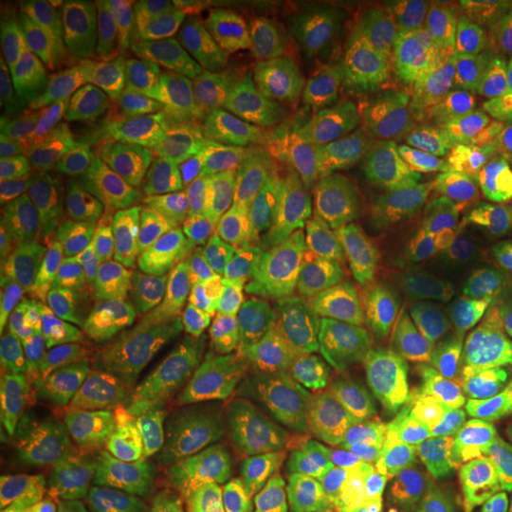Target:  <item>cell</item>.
I'll list each match as a JSON object with an SVG mask.
<instances>
[{
  "instance_id": "1",
  "label": "cell",
  "mask_w": 512,
  "mask_h": 512,
  "mask_svg": "<svg viewBox=\"0 0 512 512\" xmlns=\"http://www.w3.org/2000/svg\"><path fill=\"white\" fill-rule=\"evenodd\" d=\"M133 101L150 118L192 112L196 86V31L190 4L173 0L129 2L122 14Z\"/></svg>"
},
{
  "instance_id": "2",
  "label": "cell",
  "mask_w": 512,
  "mask_h": 512,
  "mask_svg": "<svg viewBox=\"0 0 512 512\" xmlns=\"http://www.w3.org/2000/svg\"><path fill=\"white\" fill-rule=\"evenodd\" d=\"M158 365L209 410L211 420H249L287 399V384L256 368L196 311Z\"/></svg>"
},
{
  "instance_id": "3",
  "label": "cell",
  "mask_w": 512,
  "mask_h": 512,
  "mask_svg": "<svg viewBox=\"0 0 512 512\" xmlns=\"http://www.w3.org/2000/svg\"><path fill=\"white\" fill-rule=\"evenodd\" d=\"M54 387L78 427V475L93 480L109 471L112 459L128 442L131 389L122 355L101 342H71Z\"/></svg>"
},
{
  "instance_id": "4",
  "label": "cell",
  "mask_w": 512,
  "mask_h": 512,
  "mask_svg": "<svg viewBox=\"0 0 512 512\" xmlns=\"http://www.w3.org/2000/svg\"><path fill=\"white\" fill-rule=\"evenodd\" d=\"M196 313L220 338L270 376L283 372L308 321V306L300 296L222 277L203 287L196 300Z\"/></svg>"
},
{
  "instance_id": "5",
  "label": "cell",
  "mask_w": 512,
  "mask_h": 512,
  "mask_svg": "<svg viewBox=\"0 0 512 512\" xmlns=\"http://www.w3.org/2000/svg\"><path fill=\"white\" fill-rule=\"evenodd\" d=\"M357 84L408 143L448 141L456 128L452 107L391 31L374 33L357 61Z\"/></svg>"
},
{
  "instance_id": "6",
  "label": "cell",
  "mask_w": 512,
  "mask_h": 512,
  "mask_svg": "<svg viewBox=\"0 0 512 512\" xmlns=\"http://www.w3.org/2000/svg\"><path fill=\"white\" fill-rule=\"evenodd\" d=\"M262 101L279 114L327 133L336 143L363 148L384 160L408 143L384 112L363 92L357 80L336 76L315 82H272Z\"/></svg>"
},
{
  "instance_id": "7",
  "label": "cell",
  "mask_w": 512,
  "mask_h": 512,
  "mask_svg": "<svg viewBox=\"0 0 512 512\" xmlns=\"http://www.w3.org/2000/svg\"><path fill=\"white\" fill-rule=\"evenodd\" d=\"M336 253L332 224L279 234H241L211 245L213 272L243 285L304 296L329 270Z\"/></svg>"
},
{
  "instance_id": "8",
  "label": "cell",
  "mask_w": 512,
  "mask_h": 512,
  "mask_svg": "<svg viewBox=\"0 0 512 512\" xmlns=\"http://www.w3.org/2000/svg\"><path fill=\"white\" fill-rule=\"evenodd\" d=\"M403 260L408 274L425 285L458 293H512V251L448 217L427 220L412 230Z\"/></svg>"
},
{
  "instance_id": "9",
  "label": "cell",
  "mask_w": 512,
  "mask_h": 512,
  "mask_svg": "<svg viewBox=\"0 0 512 512\" xmlns=\"http://www.w3.org/2000/svg\"><path fill=\"white\" fill-rule=\"evenodd\" d=\"M406 48L452 107L501 99L499 54L473 25L452 18H421Z\"/></svg>"
},
{
  "instance_id": "10",
  "label": "cell",
  "mask_w": 512,
  "mask_h": 512,
  "mask_svg": "<svg viewBox=\"0 0 512 512\" xmlns=\"http://www.w3.org/2000/svg\"><path fill=\"white\" fill-rule=\"evenodd\" d=\"M418 283L403 256L380 249L340 253L336 247L329 270L302 300L313 313L359 330L397 308Z\"/></svg>"
},
{
  "instance_id": "11",
  "label": "cell",
  "mask_w": 512,
  "mask_h": 512,
  "mask_svg": "<svg viewBox=\"0 0 512 512\" xmlns=\"http://www.w3.org/2000/svg\"><path fill=\"white\" fill-rule=\"evenodd\" d=\"M317 203L332 213L334 226L374 238H408L389 198L387 164L363 148L323 145Z\"/></svg>"
},
{
  "instance_id": "12",
  "label": "cell",
  "mask_w": 512,
  "mask_h": 512,
  "mask_svg": "<svg viewBox=\"0 0 512 512\" xmlns=\"http://www.w3.org/2000/svg\"><path fill=\"white\" fill-rule=\"evenodd\" d=\"M478 154L467 141L448 139L406 143L385 162L389 198L408 236L427 220L448 217Z\"/></svg>"
},
{
  "instance_id": "13",
  "label": "cell",
  "mask_w": 512,
  "mask_h": 512,
  "mask_svg": "<svg viewBox=\"0 0 512 512\" xmlns=\"http://www.w3.org/2000/svg\"><path fill=\"white\" fill-rule=\"evenodd\" d=\"M156 283L131 245H120L80 287L59 298L52 313L74 344H97L109 338L133 306L164 289Z\"/></svg>"
},
{
  "instance_id": "14",
  "label": "cell",
  "mask_w": 512,
  "mask_h": 512,
  "mask_svg": "<svg viewBox=\"0 0 512 512\" xmlns=\"http://www.w3.org/2000/svg\"><path fill=\"white\" fill-rule=\"evenodd\" d=\"M19 143L40 202L55 213L90 183L99 156L92 131L55 95Z\"/></svg>"
},
{
  "instance_id": "15",
  "label": "cell",
  "mask_w": 512,
  "mask_h": 512,
  "mask_svg": "<svg viewBox=\"0 0 512 512\" xmlns=\"http://www.w3.org/2000/svg\"><path fill=\"white\" fill-rule=\"evenodd\" d=\"M2 452L38 486L73 480L80 471V435L73 414L55 387L8 412Z\"/></svg>"
},
{
  "instance_id": "16",
  "label": "cell",
  "mask_w": 512,
  "mask_h": 512,
  "mask_svg": "<svg viewBox=\"0 0 512 512\" xmlns=\"http://www.w3.org/2000/svg\"><path fill=\"white\" fill-rule=\"evenodd\" d=\"M171 137L177 167H184L213 186L220 200L234 203L253 173L251 133L255 120L247 110L207 124L173 118L162 122Z\"/></svg>"
},
{
  "instance_id": "17",
  "label": "cell",
  "mask_w": 512,
  "mask_h": 512,
  "mask_svg": "<svg viewBox=\"0 0 512 512\" xmlns=\"http://www.w3.org/2000/svg\"><path fill=\"white\" fill-rule=\"evenodd\" d=\"M173 167L177 162L171 137L160 124L154 131L101 150L90 183L57 211V217L74 220L97 215L114 203L141 196Z\"/></svg>"
},
{
  "instance_id": "18",
  "label": "cell",
  "mask_w": 512,
  "mask_h": 512,
  "mask_svg": "<svg viewBox=\"0 0 512 512\" xmlns=\"http://www.w3.org/2000/svg\"><path fill=\"white\" fill-rule=\"evenodd\" d=\"M285 412L239 420L224 439L228 512H277V469Z\"/></svg>"
},
{
  "instance_id": "19",
  "label": "cell",
  "mask_w": 512,
  "mask_h": 512,
  "mask_svg": "<svg viewBox=\"0 0 512 512\" xmlns=\"http://www.w3.org/2000/svg\"><path fill=\"white\" fill-rule=\"evenodd\" d=\"M219 205L211 184L184 167H173L143 192L129 236L139 243L188 241L213 222Z\"/></svg>"
},
{
  "instance_id": "20",
  "label": "cell",
  "mask_w": 512,
  "mask_h": 512,
  "mask_svg": "<svg viewBox=\"0 0 512 512\" xmlns=\"http://www.w3.org/2000/svg\"><path fill=\"white\" fill-rule=\"evenodd\" d=\"M38 46L55 97L82 120L95 137L107 141L124 120V110L101 69L50 27L38 25Z\"/></svg>"
},
{
  "instance_id": "21",
  "label": "cell",
  "mask_w": 512,
  "mask_h": 512,
  "mask_svg": "<svg viewBox=\"0 0 512 512\" xmlns=\"http://www.w3.org/2000/svg\"><path fill=\"white\" fill-rule=\"evenodd\" d=\"M473 344L416 351L410 429L433 446L463 414L469 401Z\"/></svg>"
},
{
  "instance_id": "22",
  "label": "cell",
  "mask_w": 512,
  "mask_h": 512,
  "mask_svg": "<svg viewBox=\"0 0 512 512\" xmlns=\"http://www.w3.org/2000/svg\"><path fill=\"white\" fill-rule=\"evenodd\" d=\"M129 412L141 439L160 444L194 446L211 423L209 410L150 359L133 370Z\"/></svg>"
},
{
  "instance_id": "23",
  "label": "cell",
  "mask_w": 512,
  "mask_h": 512,
  "mask_svg": "<svg viewBox=\"0 0 512 512\" xmlns=\"http://www.w3.org/2000/svg\"><path fill=\"white\" fill-rule=\"evenodd\" d=\"M366 372L359 332L313 313L300 330L281 374L285 384L300 393L359 384Z\"/></svg>"
},
{
  "instance_id": "24",
  "label": "cell",
  "mask_w": 512,
  "mask_h": 512,
  "mask_svg": "<svg viewBox=\"0 0 512 512\" xmlns=\"http://www.w3.org/2000/svg\"><path fill=\"white\" fill-rule=\"evenodd\" d=\"M431 461L440 475L473 499L494 490H509L499 420L490 414L465 408L442 433Z\"/></svg>"
},
{
  "instance_id": "25",
  "label": "cell",
  "mask_w": 512,
  "mask_h": 512,
  "mask_svg": "<svg viewBox=\"0 0 512 512\" xmlns=\"http://www.w3.org/2000/svg\"><path fill=\"white\" fill-rule=\"evenodd\" d=\"M40 21L92 59L107 76L124 114L131 107L128 55L122 21L107 14L99 2L55 0L40 6Z\"/></svg>"
},
{
  "instance_id": "26",
  "label": "cell",
  "mask_w": 512,
  "mask_h": 512,
  "mask_svg": "<svg viewBox=\"0 0 512 512\" xmlns=\"http://www.w3.org/2000/svg\"><path fill=\"white\" fill-rule=\"evenodd\" d=\"M323 141L319 131L289 118H256L251 133L253 175L317 202Z\"/></svg>"
},
{
  "instance_id": "27",
  "label": "cell",
  "mask_w": 512,
  "mask_h": 512,
  "mask_svg": "<svg viewBox=\"0 0 512 512\" xmlns=\"http://www.w3.org/2000/svg\"><path fill=\"white\" fill-rule=\"evenodd\" d=\"M501 294L458 293L418 283L401 351L473 344L499 306Z\"/></svg>"
},
{
  "instance_id": "28",
  "label": "cell",
  "mask_w": 512,
  "mask_h": 512,
  "mask_svg": "<svg viewBox=\"0 0 512 512\" xmlns=\"http://www.w3.org/2000/svg\"><path fill=\"white\" fill-rule=\"evenodd\" d=\"M196 31V86L192 112L207 124H219L241 110L236 61L222 25L219 0L190 2Z\"/></svg>"
},
{
  "instance_id": "29",
  "label": "cell",
  "mask_w": 512,
  "mask_h": 512,
  "mask_svg": "<svg viewBox=\"0 0 512 512\" xmlns=\"http://www.w3.org/2000/svg\"><path fill=\"white\" fill-rule=\"evenodd\" d=\"M448 217L476 236L512 251V169L503 143L478 154Z\"/></svg>"
},
{
  "instance_id": "30",
  "label": "cell",
  "mask_w": 512,
  "mask_h": 512,
  "mask_svg": "<svg viewBox=\"0 0 512 512\" xmlns=\"http://www.w3.org/2000/svg\"><path fill=\"white\" fill-rule=\"evenodd\" d=\"M192 459L194 446L131 440L112 459L107 480L124 488L129 512H150L183 486Z\"/></svg>"
},
{
  "instance_id": "31",
  "label": "cell",
  "mask_w": 512,
  "mask_h": 512,
  "mask_svg": "<svg viewBox=\"0 0 512 512\" xmlns=\"http://www.w3.org/2000/svg\"><path fill=\"white\" fill-rule=\"evenodd\" d=\"M2 93L8 120L23 139L54 97V88L29 21H4L0 48Z\"/></svg>"
},
{
  "instance_id": "32",
  "label": "cell",
  "mask_w": 512,
  "mask_h": 512,
  "mask_svg": "<svg viewBox=\"0 0 512 512\" xmlns=\"http://www.w3.org/2000/svg\"><path fill=\"white\" fill-rule=\"evenodd\" d=\"M285 404L346 446L351 454L366 448L378 431V403L368 382L291 393Z\"/></svg>"
},
{
  "instance_id": "33",
  "label": "cell",
  "mask_w": 512,
  "mask_h": 512,
  "mask_svg": "<svg viewBox=\"0 0 512 512\" xmlns=\"http://www.w3.org/2000/svg\"><path fill=\"white\" fill-rule=\"evenodd\" d=\"M370 37L372 31L359 19H338L298 42L272 69L275 82H315L344 76L359 61Z\"/></svg>"
},
{
  "instance_id": "34",
  "label": "cell",
  "mask_w": 512,
  "mask_h": 512,
  "mask_svg": "<svg viewBox=\"0 0 512 512\" xmlns=\"http://www.w3.org/2000/svg\"><path fill=\"white\" fill-rule=\"evenodd\" d=\"M512 393V294L499 306L473 344V380L465 408L499 414Z\"/></svg>"
},
{
  "instance_id": "35",
  "label": "cell",
  "mask_w": 512,
  "mask_h": 512,
  "mask_svg": "<svg viewBox=\"0 0 512 512\" xmlns=\"http://www.w3.org/2000/svg\"><path fill=\"white\" fill-rule=\"evenodd\" d=\"M353 456L346 446L296 412L285 414L277 469V509L336 463Z\"/></svg>"
},
{
  "instance_id": "36",
  "label": "cell",
  "mask_w": 512,
  "mask_h": 512,
  "mask_svg": "<svg viewBox=\"0 0 512 512\" xmlns=\"http://www.w3.org/2000/svg\"><path fill=\"white\" fill-rule=\"evenodd\" d=\"M92 220L93 215L74 220L55 217L27 236H16L4 230L0 245L2 270L35 279L48 287L69 264Z\"/></svg>"
},
{
  "instance_id": "37",
  "label": "cell",
  "mask_w": 512,
  "mask_h": 512,
  "mask_svg": "<svg viewBox=\"0 0 512 512\" xmlns=\"http://www.w3.org/2000/svg\"><path fill=\"white\" fill-rule=\"evenodd\" d=\"M268 2L219 0L220 18L232 46L241 110L262 97L270 59Z\"/></svg>"
},
{
  "instance_id": "38",
  "label": "cell",
  "mask_w": 512,
  "mask_h": 512,
  "mask_svg": "<svg viewBox=\"0 0 512 512\" xmlns=\"http://www.w3.org/2000/svg\"><path fill=\"white\" fill-rule=\"evenodd\" d=\"M387 494L357 454L315 478L277 512H378Z\"/></svg>"
},
{
  "instance_id": "39",
  "label": "cell",
  "mask_w": 512,
  "mask_h": 512,
  "mask_svg": "<svg viewBox=\"0 0 512 512\" xmlns=\"http://www.w3.org/2000/svg\"><path fill=\"white\" fill-rule=\"evenodd\" d=\"M234 205L245 234H279L334 222L325 205L268 183L253 173Z\"/></svg>"
},
{
  "instance_id": "40",
  "label": "cell",
  "mask_w": 512,
  "mask_h": 512,
  "mask_svg": "<svg viewBox=\"0 0 512 512\" xmlns=\"http://www.w3.org/2000/svg\"><path fill=\"white\" fill-rule=\"evenodd\" d=\"M141 196H133L128 200L114 203L105 211L93 215L92 224L78 241L69 264L48 285L52 294V306L59 298L80 287L118 249L120 239L124 238L133 226Z\"/></svg>"
},
{
  "instance_id": "41",
  "label": "cell",
  "mask_w": 512,
  "mask_h": 512,
  "mask_svg": "<svg viewBox=\"0 0 512 512\" xmlns=\"http://www.w3.org/2000/svg\"><path fill=\"white\" fill-rule=\"evenodd\" d=\"M190 313L181 293L165 285L162 291L133 306L112 329L109 340L114 346L139 353H162L181 334Z\"/></svg>"
},
{
  "instance_id": "42",
  "label": "cell",
  "mask_w": 512,
  "mask_h": 512,
  "mask_svg": "<svg viewBox=\"0 0 512 512\" xmlns=\"http://www.w3.org/2000/svg\"><path fill=\"white\" fill-rule=\"evenodd\" d=\"M0 209L10 234L27 236L44 224L50 211L40 202L29 179L18 133L6 116L0 118Z\"/></svg>"
},
{
  "instance_id": "43",
  "label": "cell",
  "mask_w": 512,
  "mask_h": 512,
  "mask_svg": "<svg viewBox=\"0 0 512 512\" xmlns=\"http://www.w3.org/2000/svg\"><path fill=\"white\" fill-rule=\"evenodd\" d=\"M365 463L387 494L414 488L435 446L410 427L376 431L365 448Z\"/></svg>"
},
{
  "instance_id": "44",
  "label": "cell",
  "mask_w": 512,
  "mask_h": 512,
  "mask_svg": "<svg viewBox=\"0 0 512 512\" xmlns=\"http://www.w3.org/2000/svg\"><path fill=\"white\" fill-rule=\"evenodd\" d=\"M346 16V2L336 0H281L270 4L268 40L272 69L298 42Z\"/></svg>"
},
{
  "instance_id": "45",
  "label": "cell",
  "mask_w": 512,
  "mask_h": 512,
  "mask_svg": "<svg viewBox=\"0 0 512 512\" xmlns=\"http://www.w3.org/2000/svg\"><path fill=\"white\" fill-rule=\"evenodd\" d=\"M416 353L399 351L387 363L374 370L372 389L378 403V431L410 427L412 382Z\"/></svg>"
},
{
  "instance_id": "46",
  "label": "cell",
  "mask_w": 512,
  "mask_h": 512,
  "mask_svg": "<svg viewBox=\"0 0 512 512\" xmlns=\"http://www.w3.org/2000/svg\"><path fill=\"white\" fill-rule=\"evenodd\" d=\"M71 344L33 359L6 361L0 365V406L10 412L38 393L55 385L67 361Z\"/></svg>"
},
{
  "instance_id": "47",
  "label": "cell",
  "mask_w": 512,
  "mask_h": 512,
  "mask_svg": "<svg viewBox=\"0 0 512 512\" xmlns=\"http://www.w3.org/2000/svg\"><path fill=\"white\" fill-rule=\"evenodd\" d=\"M63 330L52 311H37L0 321V359L18 361L48 355L61 348Z\"/></svg>"
},
{
  "instance_id": "48",
  "label": "cell",
  "mask_w": 512,
  "mask_h": 512,
  "mask_svg": "<svg viewBox=\"0 0 512 512\" xmlns=\"http://www.w3.org/2000/svg\"><path fill=\"white\" fill-rule=\"evenodd\" d=\"M213 435V431H211ZM207 435L202 448L194 452L192 467L188 471L190 499L196 512H228L230 503V480L224 459V442Z\"/></svg>"
},
{
  "instance_id": "49",
  "label": "cell",
  "mask_w": 512,
  "mask_h": 512,
  "mask_svg": "<svg viewBox=\"0 0 512 512\" xmlns=\"http://www.w3.org/2000/svg\"><path fill=\"white\" fill-rule=\"evenodd\" d=\"M414 289H412V293H414ZM412 293L408 294L397 308L385 311L384 315L376 317L363 329L357 330L361 344H363L368 370H372V372L378 370L393 355H397L403 349L406 330H408L410 315H412Z\"/></svg>"
},
{
  "instance_id": "50",
  "label": "cell",
  "mask_w": 512,
  "mask_h": 512,
  "mask_svg": "<svg viewBox=\"0 0 512 512\" xmlns=\"http://www.w3.org/2000/svg\"><path fill=\"white\" fill-rule=\"evenodd\" d=\"M471 503L473 497L448 482L435 467H427L412 492L404 495L406 512H467Z\"/></svg>"
},
{
  "instance_id": "51",
  "label": "cell",
  "mask_w": 512,
  "mask_h": 512,
  "mask_svg": "<svg viewBox=\"0 0 512 512\" xmlns=\"http://www.w3.org/2000/svg\"><path fill=\"white\" fill-rule=\"evenodd\" d=\"M52 310L50 289L29 277L0 270V315L16 317Z\"/></svg>"
},
{
  "instance_id": "52",
  "label": "cell",
  "mask_w": 512,
  "mask_h": 512,
  "mask_svg": "<svg viewBox=\"0 0 512 512\" xmlns=\"http://www.w3.org/2000/svg\"><path fill=\"white\" fill-rule=\"evenodd\" d=\"M93 497L90 490L74 480L57 484H40L37 492L19 512H90Z\"/></svg>"
},
{
  "instance_id": "53",
  "label": "cell",
  "mask_w": 512,
  "mask_h": 512,
  "mask_svg": "<svg viewBox=\"0 0 512 512\" xmlns=\"http://www.w3.org/2000/svg\"><path fill=\"white\" fill-rule=\"evenodd\" d=\"M349 16L359 19L374 33L391 31L406 19L414 18L420 12V2L401 0H349L346 2Z\"/></svg>"
},
{
  "instance_id": "54",
  "label": "cell",
  "mask_w": 512,
  "mask_h": 512,
  "mask_svg": "<svg viewBox=\"0 0 512 512\" xmlns=\"http://www.w3.org/2000/svg\"><path fill=\"white\" fill-rule=\"evenodd\" d=\"M38 484L6 452L0 454V512H19Z\"/></svg>"
},
{
  "instance_id": "55",
  "label": "cell",
  "mask_w": 512,
  "mask_h": 512,
  "mask_svg": "<svg viewBox=\"0 0 512 512\" xmlns=\"http://www.w3.org/2000/svg\"><path fill=\"white\" fill-rule=\"evenodd\" d=\"M90 512H129L126 492L116 482H105L95 495L92 511Z\"/></svg>"
},
{
  "instance_id": "56",
  "label": "cell",
  "mask_w": 512,
  "mask_h": 512,
  "mask_svg": "<svg viewBox=\"0 0 512 512\" xmlns=\"http://www.w3.org/2000/svg\"><path fill=\"white\" fill-rule=\"evenodd\" d=\"M499 437L503 446V461H505V482L512 490V393L499 414Z\"/></svg>"
},
{
  "instance_id": "57",
  "label": "cell",
  "mask_w": 512,
  "mask_h": 512,
  "mask_svg": "<svg viewBox=\"0 0 512 512\" xmlns=\"http://www.w3.org/2000/svg\"><path fill=\"white\" fill-rule=\"evenodd\" d=\"M467 512H512V490H494L475 497Z\"/></svg>"
},
{
  "instance_id": "58",
  "label": "cell",
  "mask_w": 512,
  "mask_h": 512,
  "mask_svg": "<svg viewBox=\"0 0 512 512\" xmlns=\"http://www.w3.org/2000/svg\"><path fill=\"white\" fill-rule=\"evenodd\" d=\"M499 67H501V78H503V95L501 103L512 116V37L507 38L499 50Z\"/></svg>"
},
{
  "instance_id": "59",
  "label": "cell",
  "mask_w": 512,
  "mask_h": 512,
  "mask_svg": "<svg viewBox=\"0 0 512 512\" xmlns=\"http://www.w3.org/2000/svg\"><path fill=\"white\" fill-rule=\"evenodd\" d=\"M192 499H190V486H188V478L184 480L183 486L171 495L165 503H162L158 509L150 512H192Z\"/></svg>"
},
{
  "instance_id": "60",
  "label": "cell",
  "mask_w": 512,
  "mask_h": 512,
  "mask_svg": "<svg viewBox=\"0 0 512 512\" xmlns=\"http://www.w3.org/2000/svg\"><path fill=\"white\" fill-rule=\"evenodd\" d=\"M378 512H406V507H404V495H393L389 501H385L384 507Z\"/></svg>"
},
{
  "instance_id": "61",
  "label": "cell",
  "mask_w": 512,
  "mask_h": 512,
  "mask_svg": "<svg viewBox=\"0 0 512 512\" xmlns=\"http://www.w3.org/2000/svg\"><path fill=\"white\" fill-rule=\"evenodd\" d=\"M505 148H507V160H509V165H511L512 169V128L511 131H509V137H507V145H505Z\"/></svg>"
},
{
  "instance_id": "62",
  "label": "cell",
  "mask_w": 512,
  "mask_h": 512,
  "mask_svg": "<svg viewBox=\"0 0 512 512\" xmlns=\"http://www.w3.org/2000/svg\"><path fill=\"white\" fill-rule=\"evenodd\" d=\"M192 512H196V511H192Z\"/></svg>"
}]
</instances>
